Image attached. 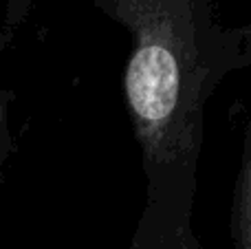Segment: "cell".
<instances>
[{"instance_id": "1", "label": "cell", "mask_w": 251, "mask_h": 249, "mask_svg": "<svg viewBox=\"0 0 251 249\" xmlns=\"http://www.w3.org/2000/svg\"><path fill=\"white\" fill-rule=\"evenodd\" d=\"M132 33L126 101L148 163L176 166L194 157L209 64V0H101Z\"/></svg>"}, {"instance_id": "2", "label": "cell", "mask_w": 251, "mask_h": 249, "mask_svg": "<svg viewBox=\"0 0 251 249\" xmlns=\"http://www.w3.org/2000/svg\"><path fill=\"white\" fill-rule=\"evenodd\" d=\"M236 243L238 249H251V135L247 139V152L236 199Z\"/></svg>"}, {"instance_id": "3", "label": "cell", "mask_w": 251, "mask_h": 249, "mask_svg": "<svg viewBox=\"0 0 251 249\" xmlns=\"http://www.w3.org/2000/svg\"><path fill=\"white\" fill-rule=\"evenodd\" d=\"M0 128H2V104H0Z\"/></svg>"}]
</instances>
